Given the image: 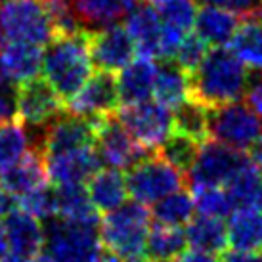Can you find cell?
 Wrapping results in <instances>:
<instances>
[{
    "mask_svg": "<svg viewBox=\"0 0 262 262\" xmlns=\"http://www.w3.org/2000/svg\"><path fill=\"white\" fill-rule=\"evenodd\" d=\"M249 86L247 67L232 50L212 48L189 73V100L203 107L239 102Z\"/></svg>",
    "mask_w": 262,
    "mask_h": 262,
    "instance_id": "obj_1",
    "label": "cell"
},
{
    "mask_svg": "<svg viewBox=\"0 0 262 262\" xmlns=\"http://www.w3.org/2000/svg\"><path fill=\"white\" fill-rule=\"evenodd\" d=\"M94 71L90 56V31L59 35L48 42L42 56V73L61 100H69L84 86Z\"/></svg>",
    "mask_w": 262,
    "mask_h": 262,
    "instance_id": "obj_2",
    "label": "cell"
},
{
    "mask_svg": "<svg viewBox=\"0 0 262 262\" xmlns=\"http://www.w3.org/2000/svg\"><path fill=\"white\" fill-rule=\"evenodd\" d=\"M151 228V212L146 205L132 201L105 212L100 220V239L107 251L121 258H134L146 251L147 233Z\"/></svg>",
    "mask_w": 262,
    "mask_h": 262,
    "instance_id": "obj_3",
    "label": "cell"
},
{
    "mask_svg": "<svg viewBox=\"0 0 262 262\" xmlns=\"http://www.w3.org/2000/svg\"><path fill=\"white\" fill-rule=\"evenodd\" d=\"M46 251L56 262H98L103 253L100 228L50 219L46 226Z\"/></svg>",
    "mask_w": 262,
    "mask_h": 262,
    "instance_id": "obj_4",
    "label": "cell"
},
{
    "mask_svg": "<svg viewBox=\"0 0 262 262\" xmlns=\"http://www.w3.org/2000/svg\"><path fill=\"white\" fill-rule=\"evenodd\" d=\"M207 132L214 142L245 153L260 136L262 123L249 105L232 102L207 110Z\"/></svg>",
    "mask_w": 262,
    "mask_h": 262,
    "instance_id": "obj_5",
    "label": "cell"
},
{
    "mask_svg": "<svg viewBox=\"0 0 262 262\" xmlns=\"http://www.w3.org/2000/svg\"><path fill=\"white\" fill-rule=\"evenodd\" d=\"M0 27L6 40L46 46L54 27L42 0H4L0 4Z\"/></svg>",
    "mask_w": 262,
    "mask_h": 262,
    "instance_id": "obj_6",
    "label": "cell"
},
{
    "mask_svg": "<svg viewBox=\"0 0 262 262\" xmlns=\"http://www.w3.org/2000/svg\"><path fill=\"white\" fill-rule=\"evenodd\" d=\"M184 172L172 167L159 153L147 155L146 159L128 168L126 186L134 201L153 205L165 195L184 188Z\"/></svg>",
    "mask_w": 262,
    "mask_h": 262,
    "instance_id": "obj_7",
    "label": "cell"
},
{
    "mask_svg": "<svg viewBox=\"0 0 262 262\" xmlns=\"http://www.w3.org/2000/svg\"><path fill=\"white\" fill-rule=\"evenodd\" d=\"M138 144L153 151L174 132V113L159 102H138L121 105L115 113Z\"/></svg>",
    "mask_w": 262,
    "mask_h": 262,
    "instance_id": "obj_8",
    "label": "cell"
},
{
    "mask_svg": "<svg viewBox=\"0 0 262 262\" xmlns=\"http://www.w3.org/2000/svg\"><path fill=\"white\" fill-rule=\"evenodd\" d=\"M94 146L102 163L117 170L134 167L136 163L149 155V149L132 138V134L124 128L115 113L100 117Z\"/></svg>",
    "mask_w": 262,
    "mask_h": 262,
    "instance_id": "obj_9",
    "label": "cell"
},
{
    "mask_svg": "<svg viewBox=\"0 0 262 262\" xmlns=\"http://www.w3.org/2000/svg\"><path fill=\"white\" fill-rule=\"evenodd\" d=\"M100 117H79V115H59L50 124L44 126L42 138L37 147L44 155L52 153L73 151L96 144V128Z\"/></svg>",
    "mask_w": 262,
    "mask_h": 262,
    "instance_id": "obj_10",
    "label": "cell"
},
{
    "mask_svg": "<svg viewBox=\"0 0 262 262\" xmlns=\"http://www.w3.org/2000/svg\"><path fill=\"white\" fill-rule=\"evenodd\" d=\"M66 110L61 98L48 84L46 79L27 80L17 86L15 92V111L17 121L27 126H46Z\"/></svg>",
    "mask_w": 262,
    "mask_h": 262,
    "instance_id": "obj_11",
    "label": "cell"
},
{
    "mask_svg": "<svg viewBox=\"0 0 262 262\" xmlns=\"http://www.w3.org/2000/svg\"><path fill=\"white\" fill-rule=\"evenodd\" d=\"M243 153L214 140H205L188 170L191 186H226L243 161Z\"/></svg>",
    "mask_w": 262,
    "mask_h": 262,
    "instance_id": "obj_12",
    "label": "cell"
},
{
    "mask_svg": "<svg viewBox=\"0 0 262 262\" xmlns=\"http://www.w3.org/2000/svg\"><path fill=\"white\" fill-rule=\"evenodd\" d=\"M117 79L110 71H98L84 82L75 96L66 102V111L79 117L113 115L119 107Z\"/></svg>",
    "mask_w": 262,
    "mask_h": 262,
    "instance_id": "obj_13",
    "label": "cell"
},
{
    "mask_svg": "<svg viewBox=\"0 0 262 262\" xmlns=\"http://www.w3.org/2000/svg\"><path fill=\"white\" fill-rule=\"evenodd\" d=\"M136 46L126 27L113 23L102 29L90 31V56L92 63L102 71H121L134 59Z\"/></svg>",
    "mask_w": 262,
    "mask_h": 262,
    "instance_id": "obj_14",
    "label": "cell"
},
{
    "mask_svg": "<svg viewBox=\"0 0 262 262\" xmlns=\"http://www.w3.org/2000/svg\"><path fill=\"white\" fill-rule=\"evenodd\" d=\"M44 161H46L48 180L56 186L84 184L102 167V159L96 151V146L44 155Z\"/></svg>",
    "mask_w": 262,
    "mask_h": 262,
    "instance_id": "obj_15",
    "label": "cell"
},
{
    "mask_svg": "<svg viewBox=\"0 0 262 262\" xmlns=\"http://www.w3.org/2000/svg\"><path fill=\"white\" fill-rule=\"evenodd\" d=\"M161 46L159 58L172 59L176 48L195 25V0H165L159 4Z\"/></svg>",
    "mask_w": 262,
    "mask_h": 262,
    "instance_id": "obj_16",
    "label": "cell"
},
{
    "mask_svg": "<svg viewBox=\"0 0 262 262\" xmlns=\"http://www.w3.org/2000/svg\"><path fill=\"white\" fill-rule=\"evenodd\" d=\"M48 170L44 153L38 147H33L17 159L14 165L0 170V186L14 197L25 195L29 191L48 186Z\"/></svg>",
    "mask_w": 262,
    "mask_h": 262,
    "instance_id": "obj_17",
    "label": "cell"
},
{
    "mask_svg": "<svg viewBox=\"0 0 262 262\" xmlns=\"http://www.w3.org/2000/svg\"><path fill=\"white\" fill-rule=\"evenodd\" d=\"M42 46L27 42L0 44V73L14 86H19L27 80L35 79L42 69Z\"/></svg>",
    "mask_w": 262,
    "mask_h": 262,
    "instance_id": "obj_18",
    "label": "cell"
},
{
    "mask_svg": "<svg viewBox=\"0 0 262 262\" xmlns=\"http://www.w3.org/2000/svg\"><path fill=\"white\" fill-rule=\"evenodd\" d=\"M4 233H6L8 249L10 253L25 258H33L40 253L44 247L46 233L40 226V220L35 219L33 214L21 211V209H12L4 216Z\"/></svg>",
    "mask_w": 262,
    "mask_h": 262,
    "instance_id": "obj_19",
    "label": "cell"
},
{
    "mask_svg": "<svg viewBox=\"0 0 262 262\" xmlns=\"http://www.w3.org/2000/svg\"><path fill=\"white\" fill-rule=\"evenodd\" d=\"M126 31L134 40L140 58H159L161 46V19L153 4H136L126 15Z\"/></svg>",
    "mask_w": 262,
    "mask_h": 262,
    "instance_id": "obj_20",
    "label": "cell"
},
{
    "mask_svg": "<svg viewBox=\"0 0 262 262\" xmlns=\"http://www.w3.org/2000/svg\"><path fill=\"white\" fill-rule=\"evenodd\" d=\"M155 77H157V61L155 59H132L128 66L119 71V79H117L119 102L126 105V103H138L149 100L153 96Z\"/></svg>",
    "mask_w": 262,
    "mask_h": 262,
    "instance_id": "obj_21",
    "label": "cell"
},
{
    "mask_svg": "<svg viewBox=\"0 0 262 262\" xmlns=\"http://www.w3.org/2000/svg\"><path fill=\"white\" fill-rule=\"evenodd\" d=\"M228 245L232 251L260 253L262 251V211L256 205L233 209L226 224Z\"/></svg>",
    "mask_w": 262,
    "mask_h": 262,
    "instance_id": "obj_22",
    "label": "cell"
},
{
    "mask_svg": "<svg viewBox=\"0 0 262 262\" xmlns=\"http://www.w3.org/2000/svg\"><path fill=\"white\" fill-rule=\"evenodd\" d=\"M54 219L100 228L98 209L90 201L88 189L82 184H63L54 189Z\"/></svg>",
    "mask_w": 262,
    "mask_h": 262,
    "instance_id": "obj_23",
    "label": "cell"
},
{
    "mask_svg": "<svg viewBox=\"0 0 262 262\" xmlns=\"http://www.w3.org/2000/svg\"><path fill=\"white\" fill-rule=\"evenodd\" d=\"M239 14L220 6L203 4L195 15V33L212 48H222L232 42L239 27Z\"/></svg>",
    "mask_w": 262,
    "mask_h": 262,
    "instance_id": "obj_24",
    "label": "cell"
},
{
    "mask_svg": "<svg viewBox=\"0 0 262 262\" xmlns=\"http://www.w3.org/2000/svg\"><path fill=\"white\" fill-rule=\"evenodd\" d=\"M88 195L98 211L111 212L126 203L128 186L126 176L117 168H100L90 180H88Z\"/></svg>",
    "mask_w": 262,
    "mask_h": 262,
    "instance_id": "obj_25",
    "label": "cell"
},
{
    "mask_svg": "<svg viewBox=\"0 0 262 262\" xmlns=\"http://www.w3.org/2000/svg\"><path fill=\"white\" fill-rule=\"evenodd\" d=\"M155 102L174 111L189 100V75L178 67L172 59H163L157 63V77L153 86Z\"/></svg>",
    "mask_w": 262,
    "mask_h": 262,
    "instance_id": "obj_26",
    "label": "cell"
},
{
    "mask_svg": "<svg viewBox=\"0 0 262 262\" xmlns=\"http://www.w3.org/2000/svg\"><path fill=\"white\" fill-rule=\"evenodd\" d=\"M136 4L138 0H73L75 12L86 31L113 25L126 17Z\"/></svg>",
    "mask_w": 262,
    "mask_h": 262,
    "instance_id": "obj_27",
    "label": "cell"
},
{
    "mask_svg": "<svg viewBox=\"0 0 262 262\" xmlns=\"http://www.w3.org/2000/svg\"><path fill=\"white\" fill-rule=\"evenodd\" d=\"M230 50L245 67L262 73V17H245L230 42Z\"/></svg>",
    "mask_w": 262,
    "mask_h": 262,
    "instance_id": "obj_28",
    "label": "cell"
},
{
    "mask_svg": "<svg viewBox=\"0 0 262 262\" xmlns=\"http://www.w3.org/2000/svg\"><path fill=\"white\" fill-rule=\"evenodd\" d=\"M186 245H188V239L182 228L155 222V226L149 228L144 253L147 255V258L155 262H174L186 251Z\"/></svg>",
    "mask_w": 262,
    "mask_h": 262,
    "instance_id": "obj_29",
    "label": "cell"
},
{
    "mask_svg": "<svg viewBox=\"0 0 262 262\" xmlns=\"http://www.w3.org/2000/svg\"><path fill=\"white\" fill-rule=\"evenodd\" d=\"M186 239L188 245L207 253H224L228 247V230L222 219L214 216H203L199 214L197 219H191L186 228Z\"/></svg>",
    "mask_w": 262,
    "mask_h": 262,
    "instance_id": "obj_30",
    "label": "cell"
},
{
    "mask_svg": "<svg viewBox=\"0 0 262 262\" xmlns=\"http://www.w3.org/2000/svg\"><path fill=\"white\" fill-rule=\"evenodd\" d=\"M262 189V170L256 167L251 157H243L239 167L235 168L232 178L226 182V191L232 197L235 209L245 205H256Z\"/></svg>",
    "mask_w": 262,
    "mask_h": 262,
    "instance_id": "obj_31",
    "label": "cell"
},
{
    "mask_svg": "<svg viewBox=\"0 0 262 262\" xmlns=\"http://www.w3.org/2000/svg\"><path fill=\"white\" fill-rule=\"evenodd\" d=\"M193 212H195L193 197L191 193L184 191L182 188L165 195L157 203H153L151 220H155L157 224L182 228L184 224H188L189 220L193 219Z\"/></svg>",
    "mask_w": 262,
    "mask_h": 262,
    "instance_id": "obj_32",
    "label": "cell"
},
{
    "mask_svg": "<svg viewBox=\"0 0 262 262\" xmlns=\"http://www.w3.org/2000/svg\"><path fill=\"white\" fill-rule=\"evenodd\" d=\"M29 132L21 121H4L0 123V170L14 165L29 151Z\"/></svg>",
    "mask_w": 262,
    "mask_h": 262,
    "instance_id": "obj_33",
    "label": "cell"
},
{
    "mask_svg": "<svg viewBox=\"0 0 262 262\" xmlns=\"http://www.w3.org/2000/svg\"><path fill=\"white\" fill-rule=\"evenodd\" d=\"M191 197L195 211L203 216L224 219L235 209L230 193L222 186H191Z\"/></svg>",
    "mask_w": 262,
    "mask_h": 262,
    "instance_id": "obj_34",
    "label": "cell"
},
{
    "mask_svg": "<svg viewBox=\"0 0 262 262\" xmlns=\"http://www.w3.org/2000/svg\"><path fill=\"white\" fill-rule=\"evenodd\" d=\"M174 132L184 134L188 138H193L195 142L203 144L209 138L207 132V107L201 103L188 100L174 111Z\"/></svg>",
    "mask_w": 262,
    "mask_h": 262,
    "instance_id": "obj_35",
    "label": "cell"
},
{
    "mask_svg": "<svg viewBox=\"0 0 262 262\" xmlns=\"http://www.w3.org/2000/svg\"><path fill=\"white\" fill-rule=\"evenodd\" d=\"M199 142H195L193 138H188L184 134H170L159 147H157V153L165 161H168L172 167H176L180 172H188L193 161L197 157V151H199Z\"/></svg>",
    "mask_w": 262,
    "mask_h": 262,
    "instance_id": "obj_36",
    "label": "cell"
},
{
    "mask_svg": "<svg viewBox=\"0 0 262 262\" xmlns=\"http://www.w3.org/2000/svg\"><path fill=\"white\" fill-rule=\"evenodd\" d=\"M42 2L54 27V37L73 35L84 29L75 12L73 0H42Z\"/></svg>",
    "mask_w": 262,
    "mask_h": 262,
    "instance_id": "obj_37",
    "label": "cell"
},
{
    "mask_svg": "<svg viewBox=\"0 0 262 262\" xmlns=\"http://www.w3.org/2000/svg\"><path fill=\"white\" fill-rule=\"evenodd\" d=\"M207 52H209V44L205 42L197 33H188L182 42H180V46L176 48L172 59H174L176 66L182 67L184 71L189 75L203 61Z\"/></svg>",
    "mask_w": 262,
    "mask_h": 262,
    "instance_id": "obj_38",
    "label": "cell"
},
{
    "mask_svg": "<svg viewBox=\"0 0 262 262\" xmlns=\"http://www.w3.org/2000/svg\"><path fill=\"white\" fill-rule=\"evenodd\" d=\"M15 201H17V207L21 211L29 212L38 220H50L56 216V211H54V189H50L48 186L35 189V191H29L25 195L15 197Z\"/></svg>",
    "mask_w": 262,
    "mask_h": 262,
    "instance_id": "obj_39",
    "label": "cell"
},
{
    "mask_svg": "<svg viewBox=\"0 0 262 262\" xmlns=\"http://www.w3.org/2000/svg\"><path fill=\"white\" fill-rule=\"evenodd\" d=\"M15 92L17 88L0 73V123L12 121L17 117L15 111Z\"/></svg>",
    "mask_w": 262,
    "mask_h": 262,
    "instance_id": "obj_40",
    "label": "cell"
},
{
    "mask_svg": "<svg viewBox=\"0 0 262 262\" xmlns=\"http://www.w3.org/2000/svg\"><path fill=\"white\" fill-rule=\"evenodd\" d=\"M195 2L226 8V10H232V12L243 15V17L256 15L262 10V0H195Z\"/></svg>",
    "mask_w": 262,
    "mask_h": 262,
    "instance_id": "obj_41",
    "label": "cell"
},
{
    "mask_svg": "<svg viewBox=\"0 0 262 262\" xmlns=\"http://www.w3.org/2000/svg\"><path fill=\"white\" fill-rule=\"evenodd\" d=\"M245 96H247L249 107L262 119V75L255 80H249Z\"/></svg>",
    "mask_w": 262,
    "mask_h": 262,
    "instance_id": "obj_42",
    "label": "cell"
},
{
    "mask_svg": "<svg viewBox=\"0 0 262 262\" xmlns=\"http://www.w3.org/2000/svg\"><path fill=\"white\" fill-rule=\"evenodd\" d=\"M174 262H222V260H219L212 253H207V251L189 249V251H184Z\"/></svg>",
    "mask_w": 262,
    "mask_h": 262,
    "instance_id": "obj_43",
    "label": "cell"
},
{
    "mask_svg": "<svg viewBox=\"0 0 262 262\" xmlns=\"http://www.w3.org/2000/svg\"><path fill=\"white\" fill-rule=\"evenodd\" d=\"M222 262H262V255H258V253L230 251V253H224Z\"/></svg>",
    "mask_w": 262,
    "mask_h": 262,
    "instance_id": "obj_44",
    "label": "cell"
},
{
    "mask_svg": "<svg viewBox=\"0 0 262 262\" xmlns=\"http://www.w3.org/2000/svg\"><path fill=\"white\" fill-rule=\"evenodd\" d=\"M12 209H14V195L0 186V219H4Z\"/></svg>",
    "mask_w": 262,
    "mask_h": 262,
    "instance_id": "obj_45",
    "label": "cell"
},
{
    "mask_svg": "<svg viewBox=\"0 0 262 262\" xmlns=\"http://www.w3.org/2000/svg\"><path fill=\"white\" fill-rule=\"evenodd\" d=\"M249 151H251V159H253V163L262 170V132H260V136H258V140L253 144V147H251Z\"/></svg>",
    "mask_w": 262,
    "mask_h": 262,
    "instance_id": "obj_46",
    "label": "cell"
},
{
    "mask_svg": "<svg viewBox=\"0 0 262 262\" xmlns=\"http://www.w3.org/2000/svg\"><path fill=\"white\" fill-rule=\"evenodd\" d=\"M10 253V249H8V241H6V233H4V226L0 224V262L2 258Z\"/></svg>",
    "mask_w": 262,
    "mask_h": 262,
    "instance_id": "obj_47",
    "label": "cell"
},
{
    "mask_svg": "<svg viewBox=\"0 0 262 262\" xmlns=\"http://www.w3.org/2000/svg\"><path fill=\"white\" fill-rule=\"evenodd\" d=\"M98 262H121V256H117L115 253H111V251H107V249L103 247V253Z\"/></svg>",
    "mask_w": 262,
    "mask_h": 262,
    "instance_id": "obj_48",
    "label": "cell"
},
{
    "mask_svg": "<svg viewBox=\"0 0 262 262\" xmlns=\"http://www.w3.org/2000/svg\"><path fill=\"white\" fill-rule=\"evenodd\" d=\"M2 262H31V258H25V256H19V255H14V253H8Z\"/></svg>",
    "mask_w": 262,
    "mask_h": 262,
    "instance_id": "obj_49",
    "label": "cell"
},
{
    "mask_svg": "<svg viewBox=\"0 0 262 262\" xmlns=\"http://www.w3.org/2000/svg\"><path fill=\"white\" fill-rule=\"evenodd\" d=\"M31 262H56V260H54L48 253H38L37 256H33V258H31Z\"/></svg>",
    "mask_w": 262,
    "mask_h": 262,
    "instance_id": "obj_50",
    "label": "cell"
},
{
    "mask_svg": "<svg viewBox=\"0 0 262 262\" xmlns=\"http://www.w3.org/2000/svg\"><path fill=\"white\" fill-rule=\"evenodd\" d=\"M126 262H153L151 258H142V256H134V258H126Z\"/></svg>",
    "mask_w": 262,
    "mask_h": 262,
    "instance_id": "obj_51",
    "label": "cell"
},
{
    "mask_svg": "<svg viewBox=\"0 0 262 262\" xmlns=\"http://www.w3.org/2000/svg\"><path fill=\"white\" fill-rule=\"evenodd\" d=\"M256 207L262 211V189H260V193H258V199H256Z\"/></svg>",
    "mask_w": 262,
    "mask_h": 262,
    "instance_id": "obj_52",
    "label": "cell"
},
{
    "mask_svg": "<svg viewBox=\"0 0 262 262\" xmlns=\"http://www.w3.org/2000/svg\"><path fill=\"white\" fill-rule=\"evenodd\" d=\"M149 4H161V2H165V0H146Z\"/></svg>",
    "mask_w": 262,
    "mask_h": 262,
    "instance_id": "obj_53",
    "label": "cell"
},
{
    "mask_svg": "<svg viewBox=\"0 0 262 262\" xmlns=\"http://www.w3.org/2000/svg\"><path fill=\"white\" fill-rule=\"evenodd\" d=\"M4 42V35H2V27H0V44Z\"/></svg>",
    "mask_w": 262,
    "mask_h": 262,
    "instance_id": "obj_54",
    "label": "cell"
},
{
    "mask_svg": "<svg viewBox=\"0 0 262 262\" xmlns=\"http://www.w3.org/2000/svg\"><path fill=\"white\" fill-rule=\"evenodd\" d=\"M2 2H4V0H0V4H2Z\"/></svg>",
    "mask_w": 262,
    "mask_h": 262,
    "instance_id": "obj_55",
    "label": "cell"
}]
</instances>
